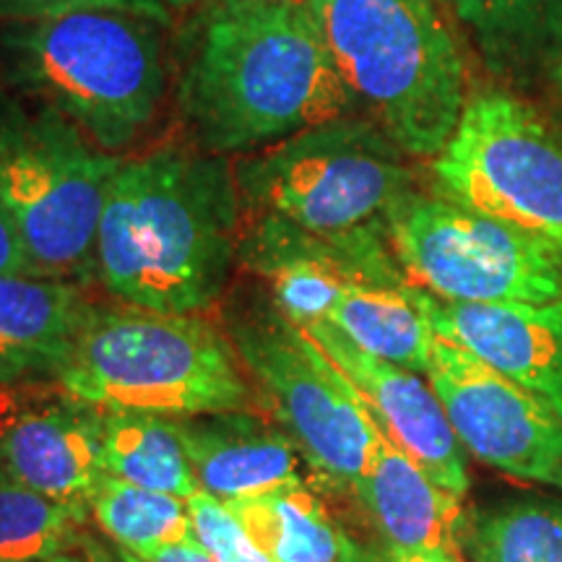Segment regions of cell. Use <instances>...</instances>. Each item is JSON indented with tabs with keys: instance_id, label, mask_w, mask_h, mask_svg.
<instances>
[{
	"instance_id": "obj_1",
	"label": "cell",
	"mask_w": 562,
	"mask_h": 562,
	"mask_svg": "<svg viewBox=\"0 0 562 562\" xmlns=\"http://www.w3.org/2000/svg\"><path fill=\"white\" fill-rule=\"evenodd\" d=\"M178 60L188 136L220 157L360 112L307 3L203 0Z\"/></svg>"
},
{
	"instance_id": "obj_2",
	"label": "cell",
	"mask_w": 562,
	"mask_h": 562,
	"mask_svg": "<svg viewBox=\"0 0 562 562\" xmlns=\"http://www.w3.org/2000/svg\"><path fill=\"white\" fill-rule=\"evenodd\" d=\"M243 209L227 157L161 146L123 159L97 235V279L128 307L199 313L227 286Z\"/></svg>"
},
{
	"instance_id": "obj_3",
	"label": "cell",
	"mask_w": 562,
	"mask_h": 562,
	"mask_svg": "<svg viewBox=\"0 0 562 562\" xmlns=\"http://www.w3.org/2000/svg\"><path fill=\"white\" fill-rule=\"evenodd\" d=\"M13 79L100 151L121 154L165 102L167 24L79 9L26 19L3 34Z\"/></svg>"
},
{
	"instance_id": "obj_4",
	"label": "cell",
	"mask_w": 562,
	"mask_h": 562,
	"mask_svg": "<svg viewBox=\"0 0 562 562\" xmlns=\"http://www.w3.org/2000/svg\"><path fill=\"white\" fill-rule=\"evenodd\" d=\"M341 79L412 159H435L467 104V60L432 0H307Z\"/></svg>"
},
{
	"instance_id": "obj_5",
	"label": "cell",
	"mask_w": 562,
	"mask_h": 562,
	"mask_svg": "<svg viewBox=\"0 0 562 562\" xmlns=\"http://www.w3.org/2000/svg\"><path fill=\"white\" fill-rule=\"evenodd\" d=\"M58 383L100 412L159 417L252 409L229 336L195 313L91 305Z\"/></svg>"
},
{
	"instance_id": "obj_6",
	"label": "cell",
	"mask_w": 562,
	"mask_h": 562,
	"mask_svg": "<svg viewBox=\"0 0 562 562\" xmlns=\"http://www.w3.org/2000/svg\"><path fill=\"white\" fill-rule=\"evenodd\" d=\"M409 159L370 117L313 125L237 161L243 220H279L318 235L370 227L414 188Z\"/></svg>"
},
{
	"instance_id": "obj_7",
	"label": "cell",
	"mask_w": 562,
	"mask_h": 562,
	"mask_svg": "<svg viewBox=\"0 0 562 562\" xmlns=\"http://www.w3.org/2000/svg\"><path fill=\"white\" fill-rule=\"evenodd\" d=\"M123 157L100 151L50 110L0 125V201L32 277L97 279V235Z\"/></svg>"
},
{
	"instance_id": "obj_8",
	"label": "cell",
	"mask_w": 562,
	"mask_h": 562,
	"mask_svg": "<svg viewBox=\"0 0 562 562\" xmlns=\"http://www.w3.org/2000/svg\"><path fill=\"white\" fill-rule=\"evenodd\" d=\"M224 328L307 467L334 490H355L378 427L339 368L279 311L271 294H235Z\"/></svg>"
},
{
	"instance_id": "obj_9",
	"label": "cell",
	"mask_w": 562,
	"mask_h": 562,
	"mask_svg": "<svg viewBox=\"0 0 562 562\" xmlns=\"http://www.w3.org/2000/svg\"><path fill=\"white\" fill-rule=\"evenodd\" d=\"M385 235L406 281L453 302L562 297V250L440 193L406 191L385 211Z\"/></svg>"
},
{
	"instance_id": "obj_10",
	"label": "cell",
	"mask_w": 562,
	"mask_h": 562,
	"mask_svg": "<svg viewBox=\"0 0 562 562\" xmlns=\"http://www.w3.org/2000/svg\"><path fill=\"white\" fill-rule=\"evenodd\" d=\"M435 191L562 250V144L550 123L503 89L472 91L432 159Z\"/></svg>"
},
{
	"instance_id": "obj_11",
	"label": "cell",
	"mask_w": 562,
	"mask_h": 562,
	"mask_svg": "<svg viewBox=\"0 0 562 562\" xmlns=\"http://www.w3.org/2000/svg\"><path fill=\"white\" fill-rule=\"evenodd\" d=\"M427 378L469 453L518 480L562 490V417L552 406L438 334Z\"/></svg>"
},
{
	"instance_id": "obj_12",
	"label": "cell",
	"mask_w": 562,
	"mask_h": 562,
	"mask_svg": "<svg viewBox=\"0 0 562 562\" xmlns=\"http://www.w3.org/2000/svg\"><path fill=\"white\" fill-rule=\"evenodd\" d=\"M237 263L266 281L279 311L300 328L328 321L351 284L406 281L385 222L318 235L279 220H243Z\"/></svg>"
},
{
	"instance_id": "obj_13",
	"label": "cell",
	"mask_w": 562,
	"mask_h": 562,
	"mask_svg": "<svg viewBox=\"0 0 562 562\" xmlns=\"http://www.w3.org/2000/svg\"><path fill=\"white\" fill-rule=\"evenodd\" d=\"M102 412L58 381L0 385V474L63 503H89L104 476Z\"/></svg>"
},
{
	"instance_id": "obj_14",
	"label": "cell",
	"mask_w": 562,
	"mask_h": 562,
	"mask_svg": "<svg viewBox=\"0 0 562 562\" xmlns=\"http://www.w3.org/2000/svg\"><path fill=\"white\" fill-rule=\"evenodd\" d=\"M302 331L351 383L385 438L396 442L440 490L456 497L467 495L469 474L463 446L432 385L422 381L417 372L357 347L328 321L311 323Z\"/></svg>"
},
{
	"instance_id": "obj_15",
	"label": "cell",
	"mask_w": 562,
	"mask_h": 562,
	"mask_svg": "<svg viewBox=\"0 0 562 562\" xmlns=\"http://www.w3.org/2000/svg\"><path fill=\"white\" fill-rule=\"evenodd\" d=\"M432 334L459 344L562 417V297L552 302H453L414 286Z\"/></svg>"
},
{
	"instance_id": "obj_16",
	"label": "cell",
	"mask_w": 562,
	"mask_h": 562,
	"mask_svg": "<svg viewBox=\"0 0 562 562\" xmlns=\"http://www.w3.org/2000/svg\"><path fill=\"white\" fill-rule=\"evenodd\" d=\"M199 487L220 503L263 495L300 480V448L250 409L175 417Z\"/></svg>"
},
{
	"instance_id": "obj_17",
	"label": "cell",
	"mask_w": 562,
	"mask_h": 562,
	"mask_svg": "<svg viewBox=\"0 0 562 562\" xmlns=\"http://www.w3.org/2000/svg\"><path fill=\"white\" fill-rule=\"evenodd\" d=\"M355 492L389 554H456L461 497L440 490L381 427Z\"/></svg>"
},
{
	"instance_id": "obj_18",
	"label": "cell",
	"mask_w": 562,
	"mask_h": 562,
	"mask_svg": "<svg viewBox=\"0 0 562 562\" xmlns=\"http://www.w3.org/2000/svg\"><path fill=\"white\" fill-rule=\"evenodd\" d=\"M89 307L76 281L0 277V385L58 381Z\"/></svg>"
},
{
	"instance_id": "obj_19",
	"label": "cell",
	"mask_w": 562,
	"mask_h": 562,
	"mask_svg": "<svg viewBox=\"0 0 562 562\" xmlns=\"http://www.w3.org/2000/svg\"><path fill=\"white\" fill-rule=\"evenodd\" d=\"M222 505L277 562H355L360 550L302 480Z\"/></svg>"
},
{
	"instance_id": "obj_20",
	"label": "cell",
	"mask_w": 562,
	"mask_h": 562,
	"mask_svg": "<svg viewBox=\"0 0 562 562\" xmlns=\"http://www.w3.org/2000/svg\"><path fill=\"white\" fill-rule=\"evenodd\" d=\"M328 323L370 355L422 375L432 368L435 334L409 281L351 284L336 302Z\"/></svg>"
},
{
	"instance_id": "obj_21",
	"label": "cell",
	"mask_w": 562,
	"mask_h": 562,
	"mask_svg": "<svg viewBox=\"0 0 562 562\" xmlns=\"http://www.w3.org/2000/svg\"><path fill=\"white\" fill-rule=\"evenodd\" d=\"M100 440L104 474L182 501L201 490L175 417L102 412Z\"/></svg>"
},
{
	"instance_id": "obj_22",
	"label": "cell",
	"mask_w": 562,
	"mask_h": 562,
	"mask_svg": "<svg viewBox=\"0 0 562 562\" xmlns=\"http://www.w3.org/2000/svg\"><path fill=\"white\" fill-rule=\"evenodd\" d=\"M89 508L110 542L121 544L136 558L165 547L199 544L188 501L167 492L144 490L104 474L89 497Z\"/></svg>"
},
{
	"instance_id": "obj_23",
	"label": "cell",
	"mask_w": 562,
	"mask_h": 562,
	"mask_svg": "<svg viewBox=\"0 0 562 562\" xmlns=\"http://www.w3.org/2000/svg\"><path fill=\"white\" fill-rule=\"evenodd\" d=\"M89 503H63L0 474V562L79 552Z\"/></svg>"
},
{
	"instance_id": "obj_24",
	"label": "cell",
	"mask_w": 562,
	"mask_h": 562,
	"mask_svg": "<svg viewBox=\"0 0 562 562\" xmlns=\"http://www.w3.org/2000/svg\"><path fill=\"white\" fill-rule=\"evenodd\" d=\"M476 562H562V503H516L474 521Z\"/></svg>"
},
{
	"instance_id": "obj_25",
	"label": "cell",
	"mask_w": 562,
	"mask_h": 562,
	"mask_svg": "<svg viewBox=\"0 0 562 562\" xmlns=\"http://www.w3.org/2000/svg\"><path fill=\"white\" fill-rule=\"evenodd\" d=\"M490 55H508L544 30L560 0H440Z\"/></svg>"
},
{
	"instance_id": "obj_26",
	"label": "cell",
	"mask_w": 562,
	"mask_h": 562,
	"mask_svg": "<svg viewBox=\"0 0 562 562\" xmlns=\"http://www.w3.org/2000/svg\"><path fill=\"white\" fill-rule=\"evenodd\" d=\"M188 508H191L195 539L220 562H277L252 542L240 521L209 492L199 490L193 497H188Z\"/></svg>"
},
{
	"instance_id": "obj_27",
	"label": "cell",
	"mask_w": 562,
	"mask_h": 562,
	"mask_svg": "<svg viewBox=\"0 0 562 562\" xmlns=\"http://www.w3.org/2000/svg\"><path fill=\"white\" fill-rule=\"evenodd\" d=\"M195 5H199V0H0V13L26 21L79 9H108L138 13V16L157 19L170 26L175 19L195 9Z\"/></svg>"
},
{
	"instance_id": "obj_28",
	"label": "cell",
	"mask_w": 562,
	"mask_h": 562,
	"mask_svg": "<svg viewBox=\"0 0 562 562\" xmlns=\"http://www.w3.org/2000/svg\"><path fill=\"white\" fill-rule=\"evenodd\" d=\"M0 277H32L30 258L3 201H0Z\"/></svg>"
},
{
	"instance_id": "obj_29",
	"label": "cell",
	"mask_w": 562,
	"mask_h": 562,
	"mask_svg": "<svg viewBox=\"0 0 562 562\" xmlns=\"http://www.w3.org/2000/svg\"><path fill=\"white\" fill-rule=\"evenodd\" d=\"M79 558L83 562H144L136 554L123 550L121 544L115 542H102V539H97L94 533L83 531L81 542H79Z\"/></svg>"
},
{
	"instance_id": "obj_30",
	"label": "cell",
	"mask_w": 562,
	"mask_h": 562,
	"mask_svg": "<svg viewBox=\"0 0 562 562\" xmlns=\"http://www.w3.org/2000/svg\"><path fill=\"white\" fill-rule=\"evenodd\" d=\"M144 562H220L214 554H209L201 544H180V547H165V550H157L146 558Z\"/></svg>"
},
{
	"instance_id": "obj_31",
	"label": "cell",
	"mask_w": 562,
	"mask_h": 562,
	"mask_svg": "<svg viewBox=\"0 0 562 562\" xmlns=\"http://www.w3.org/2000/svg\"><path fill=\"white\" fill-rule=\"evenodd\" d=\"M355 562H385V554H378V552H370V550H357V558Z\"/></svg>"
},
{
	"instance_id": "obj_32",
	"label": "cell",
	"mask_w": 562,
	"mask_h": 562,
	"mask_svg": "<svg viewBox=\"0 0 562 562\" xmlns=\"http://www.w3.org/2000/svg\"><path fill=\"white\" fill-rule=\"evenodd\" d=\"M30 562H83L79 554H58V558H45V560H30Z\"/></svg>"
},
{
	"instance_id": "obj_33",
	"label": "cell",
	"mask_w": 562,
	"mask_h": 562,
	"mask_svg": "<svg viewBox=\"0 0 562 562\" xmlns=\"http://www.w3.org/2000/svg\"><path fill=\"white\" fill-rule=\"evenodd\" d=\"M203 3V0H199ZM248 3H307V0H248Z\"/></svg>"
},
{
	"instance_id": "obj_34",
	"label": "cell",
	"mask_w": 562,
	"mask_h": 562,
	"mask_svg": "<svg viewBox=\"0 0 562 562\" xmlns=\"http://www.w3.org/2000/svg\"><path fill=\"white\" fill-rule=\"evenodd\" d=\"M554 83H558V89L562 91V53H560V60H558V68H554Z\"/></svg>"
}]
</instances>
